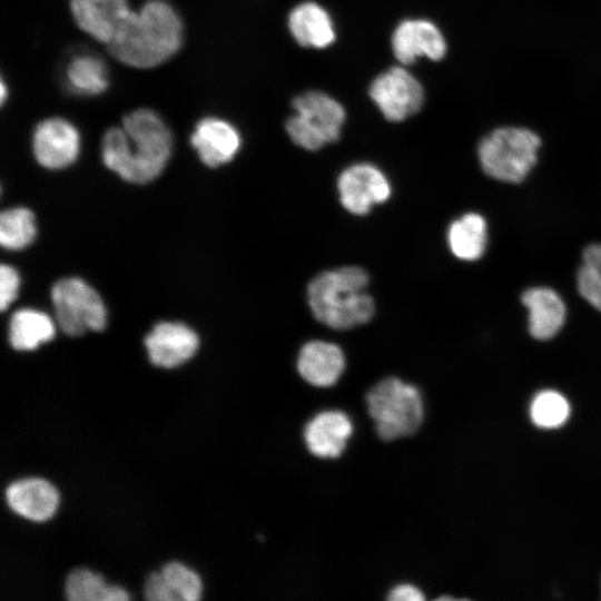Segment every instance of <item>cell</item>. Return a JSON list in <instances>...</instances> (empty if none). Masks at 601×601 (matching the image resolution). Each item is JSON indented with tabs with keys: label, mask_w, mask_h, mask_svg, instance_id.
<instances>
[{
	"label": "cell",
	"mask_w": 601,
	"mask_h": 601,
	"mask_svg": "<svg viewBox=\"0 0 601 601\" xmlns=\"http://www.w3.org/2000/svg\"><path fill=\"white\" fill-rule=\"evenodd\" d=\"M173 148V136L161 117L148 108L130 111L121 126L106 130L101 158L122 179L146 184L160 175Z\"/></svg>",
	"instance_id": "obj_1"
},
{
	"label": "cell",
	"mask_w": 601,
	"mask_h": 601,
	"mask_svg": "<svg viewBox=\"0 0 601 601\" xmlns=\"http://www.w3.org/2000/svg\"><path fill=\"white\" fill-rule=\"evenodd\" d=\"M183 21L166 0H148L138 10H130L107 43L109 53L134 68H154L181 47Z\"/></svg>",
	"instance_id": "obj_2"
},
{
	"label": "cell",
	"mask_w": 601,
	"mask_h": 601,
	"mask_svg": "<svg viewBox=\"0 0 601 601\" xmlns=\"http://www.w3.org/2000/svg\"><path fill=\"white\" fill-rule=\"evenodd\" d=\"M370 278L358 266H343L315 276L307 287L314 317L334 329H351L367 323L375 305L366 292Z\"/></svg>",
	"instance_id": "obj_3"
},
{
	"label": "cell",
	"mask_w": 601,
	"mask_h": 601,
	"mask_svg": "<svg viewBox=\"0 0 601 601\" xmlns=\"http://www.w3.org/2000/svg\"><path fill=\"white\" fill-rule=\"evenodd\" d=\"M367 412L380 439L393 441L416 433L424 420V404L416 386L390 376L366 394Z\"/></svg>",
	"instance_id": "obj_4"
},
{
	"label": "cell",
	"mask_w": 601,
	"mask_h": 601,
	"mask_svg": "<svg viewBox=\"0 0 601 601\" xmlns=\"http://www.w3.org/2000/svg\"><path fill=\"white\" fill-rule=\"evenodd\" d=\"M540 137L530 129L497 128L480 142L477 156L483 171L493 179L518 184L525 179L538 159Z\"/></svg>",
	"instance_id": "obj_5"
},
{
	"label": "cell",
	"mask_w": 601,
	"mask_h": 601,
	"mask_svg": "<svg viewBox=\"0 0 601 601\" xmlns=\"http://www.w3.org/2000/svg\"><path fill=\"white\" fill-rule=\"evenodd\" d=\"M293 109L286 131L295 145L315 151L338 140L346 112L336 99L322 91H306L295 97Z\"/></svg>",
	"instance_id": "obj_6"
},
{
	"label": "cell",
	"mask_w": 601,
	"mask_h": 601,
	"mask_svg": "<svg viewBox=\"0 0 601 601\" xmlns=\"http://www.w3.org/2000/svg\"><path fill=\"white\" fill-rule=\"evenodd\" d=\"M51 300L57 323L69 336L106 326L107 313L100 295L80 278L58 280L51 289Z\"/></svg>",
	"instance_id": "obj_7"
},
{
	"label": "cell",
	"mask_w": 601,
	"mask_h": 601,
	"mask_svg": "<svg viewBox=\"0 0 601 601\" xmlns=\"http://www.w3.org/2000/svg\"><path fill=\"white\" fill-rule=\"evenodd\" d=\"M368 93L386 120L403 121L418 112L424 102V89L404 67L396 66L380 73Z\"/></svg>",
	"instance_id": "obj_8"
},
{
	"label": "cell",
	"mask_w": 601,
	"mask_h": 601,
	"mask_svg": "<svg viewBox=\"0 0 601 601\" xmlns=\"http://www.w3.org/2000/svg\"><path fill=\"white\" fill-rule=\"evenodd\" d=\"M342 206L353 215H366L373 206L386 201L392 193L383 171L367 162L344 169L337 180Z\"/></svg>",
	"instance_id": "obj_9"
},
{
	"label": "cell",
	"mask_w": 601,
	"mask_h": 601,
	"mask_svg": "<svg viewBox=\"0 0 601 601\" xmlns=\"http://www.w3.org/2000/svg\"><path fill=\"white\" fill-rule=\"evenodd\" d=\"M32 150L41 166L48 169L65 168L71 165L79 155V131L65 118H47L33 130Z\"/></svg>",
	"instance_id": "obj_10"
},
{
	"label": "cell",
	"mask_w": 601,
	"mask_h": 601,
	"mask_svg": "<svg viewBox=\"0 0 601 601\" xmlns=\"http://www.w3.org/2000/svg\"><path fill=\"white\" fill-rule=\"evenodd\" d=\"M392 50L402 65H411L420 57L439 61L446 53V41L441 30L426 19H406L392 35Z\"/></svg>",
	"instance_id": "obj_11"
},
{
	"label": "cell",
	"mask_w": 601,
	"mask_h": 601,
	"mask_svg": "<svg viewBox=\"0 0 601 601\" xmlns=\"http://www.w3.org/2000/svg\"><path fill=\"white\" fill-rule=\"evenodd\" d=\"M353 430V422L345 412L326 410L306 423L303 437L307 450L314 456L335 459L345 451Z\"/></svg>",
	"instance_id": "obj_12"
},
{
	"label": "cell",
	"mask_w": 601,
	"mask_h": 601,
	"mask_svg": "<svg viewBox=\"0 0 601 601\" xmlns=\"http://www.w3.org/2000/svg\"><path fill=\"white\" fill-rule=\"evenodd\" d=\"M190 144L203 164L216 168L229 162L236 156L242 138L238 130L227 120L205 117L196 124Z\"/></svg>",
	"instance_id": "obj_13"
},
{
	"label": "cell",
	"mask_w": 601,
	"mask_h": 601,
	"mask_svg": "<svg viewBox=\"0 0 601 601\" xmlns=\"http://www.w3.org/2000/svg\"><path fill=\"white\" fill-rule=\"evenodd\" d=\"M198 344L197 334L178 322H160L145 338L150 362L162 367L186 362L196 353Z\"/></svg>",
	"instance_id": "obj_14"
},
{
	"label": "cell",
	"mask_w": 601,
	"mask_h": 601,
	"mask_svg": "<svg viewBox=\"0 0 601 601\" xmlns=\"http://www.w3.org/2000/svg\"><path fill=\"white\" fill-rule=\"evenodd\" d=\"M346 366L342 348L331 342L311 341L299 349L296 367L312 386L329 387L337 383Z\"/></svg>",
	"instance_id": "obj_15"
},
{
	"label": "cell",
	"mask_w": 601,
	"mask_h": 601,
	"mask_svg": "<svg viewBox=\"0 0 601 601\" xmlns=\"http://www.w3.org/2000/svg\"><path fill=\"white\" fill-rule=\"evenodd\" d=\"M70 9L77 26L105 45L130 12L128 0H70Z\"/></svg>",
	"instance_id": "obj_16"
},
{
	"label": "cell",
	"mask_w": 601,
	"mask_h": 601,
	"mask_svg": "<svg viewBox=\"0 0 601 601\" xmlns=\"http://www.w3.org/2000/svg\"><path fill=\"white\" fill-rule=\"evenodd\" d=\"M521 300L529 312L528 327L532 337L546 341L560 332L565 322L566 308L554 289L533 287L523 293Z\"/></svg>",
	"instance_id": "obj_17"
},
{
	"label": "cell",
	"mask_w": 601,
	"mask_h": 601,
	"mask_svg": "<svg viewBox=\"0 0 601 601\" xmlns=\"http://www.w3.org/2000/svg\"><path fill=\"white\" fill-rule=\"evenodd\" d=\"M287 24L294 40L302 47L324 49L336 39L329 13L313 1L297 4L289 12Z\"/></svg>",
	"instance_id": "obj_18"
},
{
	"label": "cell",
	"mask_w": 601,
	"mask_h": 601,
	"mask_svg": "<svg viewBox=\"0 0 601 601\" xmlns=\"http://www.w3.org/2000/svg\"><path fill=\"white\" fill-rule=\"evenodd\" d=\"M6 497L16 513L33 521L49 519L58 505L56 489L41 479H27L11 483L7 489Z\"/></svg>",
	"instance_id": "obj_19"
},
{
	"label": "cell",
	"mask_w": 601,
	"mask_h": 601,
	"mask_svg": "<svg viewBox=\"0 0 601 601\" xmlns=\"http://www.w3.org/2000/svg\"><path fill=\"white\" fill-rule=\"evenodd\" d=\"M447 243L452 254L459 259H479L486 248L487 225L476 213H467L455 219L447 230Z\"/></svg>",
	"instance_id": "obj_20"
},
{
	"label": "cell",
	"mask_w": 601,
	"mask_h": 601,
	"mask_svg": "<svg viewBox=\"0 0 601 601\" xmlns=\"http://www.w3.org/2000/svg\"><path fill=\"white\" fill-rule=\"evenodd\" d=\"M55 323L40 311L22 308L12 314L9 325V341L19 351L35 349L55 336Z\"/></svg>",
	"instance_id": "obj_21"
},
{
	"label": "cell",
	"mask_w": 601,
	"mask_h": 601,
	"mask_svg": "<svg viewBox=\"0 0 601 601\" xmlns=\"http://www.w3.org/2000/svg\"><path fill=\"white\" fill-rule=\"evenodd\" d=\"M66 80L71 91L80 96L100 95L109 86L105 62L89 53L78 55L69 61Z\"/></svg>",
	"instance_id": "obj_22"
},
{
	"label": "cell",
	"mask_w": 601,
	"mask_h": 601,
	"mask_svg": "<svg viewBox=\"0 0 601 601\" xmlns=\"http://www.w3.org/2000/svg\"><path fill=\"white\" fill-rule=\"evenodd\" d=\"M37 234L33 213L26 207L7 209L0 216L2 247L18 250L30 245Z\"/></svg>",
	"instance_id": "obj_23"
},
{
	"label": "cell",
	"mask_w": 601,
	"mask_h": 601,
	"mask_svg": "<svg viewBox=\"0 0 601 601\" xmlns=\"http://www.w3.org/2000/svg\"><path fill=\"white\" fill-rule=\"evenodd\" d=\"M577 284L580 295L601 312V244L589 245L583 250Z\"/></svg>",
	"instance_id": "obj_24"
},
{
	"label": "cell",
	"mask_w": 601,
	"mask_h": 601,
	"mask_svg": "<svg viewBox=\"0 0 601 601\" xmlns=\"http://www.w3.org/2000/svg\"><path fill=\"white\" fill-rule=\"evenodd\" d=\"M530 415L535 425L554 428L561 426L568 420L570 405L562 394L548 390L539 393L533 398Z\"/></svg>",
	"instance_id": "obj_25"
},
{
	"label": "cell",
	"mask_w": 601,
	"mask_h": 601,
	"mask_svg": "<svg viewBox=\"0 0 601 601\" xmlns=\"http://www.w3.org/2000/svg\"><path fill=\"white\" fill-rule=\"evenodd\" d=\"M108 589L101 575L86 569L71 571L65 584L66 598L70 601H107Z\"/></svg>",
	"instance_id": "obj_26"
},
{
	"label": "cell",
	"mask_w": 601,
	"mask_h": 601,
	"mask_svg": "<svg viewBox=\"0 0 601 601\" xmlns=\"http://www.w3.org/2000/svg\"><path fill=\"white\" fill-rule=\"evenodd\" d=\"M160 572L179 601L199 599L201 583L195 572L178 562L165 564Z\"/></svg>",
	"instance_id": "obj_27"
},
{
	"label": "cell",
	"mask_w": 601,
	"mask_h": 601,
	"mask_svg": "<svg viewBox=\"0 0 601 601\" xmlns=\"http://www.w3.org/2000/svg\"><path fill=\"white\" fill-rule=\"evenodd\" d=\"M20 285L18 272L9 265L2 264L0 268V308L6 311L16 299Z\"/></svg>",
	"instance_id": "obj_28"
},
{
	"label": "cell",
	"mask_w": 601,
	"mask_h": 601,
	"mask_svg": "<svg viewBox=\"0 0 601 601\" xmlns=\"http://www.w3.org/2000/svg\"><path fill=\"white\" fill-rule=\"evenodd\" d=\"M145 597L150 601H179L165 578L160 573H151L144 587Z\"/></svg>",
	"instance_id": "obj_29"
},
{
	"label": "cell",
	"mask_w": 601,
	"mask_h": 601,
	"mask_svg": "<svg viewBox=\"0 0 601 601\" xmlns=\"http://www.w3.org/2000/svg\"><path fill=\"white\" fill-rule=\"evenodd\" d=\"M391 601H423L425 599L418 587L411 583L395 585L387 594Z\"/></svg>",
	"instance_id": "obj_30"
},
{
	"label": "cell",
	"mask_w": 601,
	"mask_h": 601,
	"mask_svg": "<svg viewBox=\"0 0 601 601\" xmlns=\"http://www.w3.org/2000/svg\"><path fill=\"white\" fill-rule=\"evenodd\" d=\"M6 92H7L6 91V83L2 81L1 82V101H2V104L6 101V96H7Z\"/></svg>",
	"instance_id": "obj_31"
}]
</instances>
